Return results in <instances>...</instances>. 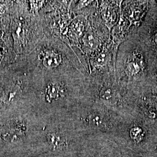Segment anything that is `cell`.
<instances>
[{"label":"cell","instance_id":"obj_1","mask_svg":"<svg viewBox=\"0 0 157 157\" xmlns=\"http://www.w3.org/2000/svg\"><path fill=\"white\" fill-rule=\"evenodd\" d=\"M35 75L33 109L40 117L65 115L86 102L80 70Z\"/></svg>","mask_w":157,"mask_h":157},{"label":"cell","instance_id":"obj_2","mask_svg":"<svg viewBox=\"0 0 157 157\" xmlns=\"http://www.w3.org/2000/svg\"><path fill=\"white\" fill-rule=\"evenodd\" d=\"M42 118L33 150L45 157H78L85 136L75 130L65 115Z\"/></svg>","mask_w":157,"mask_h":157},{"label":"cell","instance_id":"obj_3","mask_svg":"<svg viewBox=\"0 0 157 157\" xmlns=\"http://www.w3.org/2000/svg\"><path fill=\"white\" fill-rule=\"evenodd\" d=\"M42 122L33 109L10 113L0 124V148L11 155L33 150Z\"/></svg>","mask_w":157,"mask_h":157},{"label":"cell","instance_id":"obj_4","mask_svg":"<svg viewBox=\"0 0 157 157\" xmlns=\"http://www.w3.org/2000/svg\"><path fill=\"white\" fill-rule=\"evenodd\" d=\"M33 70L41 73H56L78 67L73 50L61 40L45 36L28 56L25 57Z\"/></svg>","mask_w":157,"mask_h":157},{"label":"cell","instance_id":"obj_5","mask_svg":"<svg viewBox=\"0 0 157 157\" xmlns=\"http://www.w3.org/2000/svg\"><path fill=\"white\" fill-rule=\"evenodd\" d=\"M22 12L14 21L12 34L15 50L23 58L33 50L45 34L39 15L29 10L27 1Z\"/></svg>","mask_w":157,"mask_h":157},{"label":"cell","instance_id":"obj_6","mask_svg":"<svg viewBox=\"0 0 157 157\" xmlns=\"http://www.w3.org/2000/svg\"><path fill=\"white\" fill-rule=\"evenodd\" d=\"M65 115L75 130L83 136L89 132L106 133L113 128L112 116L104 108L88 106L86 102L75 108Z\"/></svg>","mask_w":157,"mask_h":157},{"label":"cell","instance_id":"obj_7","mask_svg":"<svg viewBox=\"0 0 157 157\" xmlns=\"http://www.w3.org/2000/svg\"><path fill=\"white\" fill-rule=\"evenodd\" d=\"M97 97L98 100L106 106H112L115 102L117 93L115 89L110 86H101L97 91Z\"/></svg>","mask_w":157,"mask_h":157},{"label":"cell","instance_id":"obj_8","mask_svg":"<svg viewBox=\"0 0 157 157\" xmlns=\"http://www.w3.org/2000/svg\"><path fill=\"white\" fill-rule=\"evenodd\" d=\"M144 66V62L142 55L139 52H136L126 63V73L130 76H135L140 72Z\"/></svg>","mask_w":157,"mask_h":157},{"label":"cell","instance_id":"obj_9","mask_svg":"<svg viewBox=\"0 0 157 157\" xmlns=\"http://www.w3.org/2000/svg\"><path fill=\"white\" fill-rule=\"evenodd\" d=\"M83 41L84 45L89 50H95L99 45L98 40L91 30H89L84 34Z\"/></svg>","mask_w":157,"mask_h":157},{"label":"cell","instance_id":"obj_10","mask_svg":"<svg viewBox=\"0 0 157 157\" xmlns=\"http://www.w3.org/2000/svg\"><path fill=\"white\" fill-rule=\"evenodd\" d=\"M109 61V56L106 52H102L99 55L95 56L92 61L91 64L94 67H103L107 65Z\"/></svg>","mask_w":157,"mask_h":157},{"label":"cell","instance_id":"obj_11","mask_svg":"<svg viewBox=\"0 0 157 157\" xmlns=\"http://www.w3.org/2000/svg\"><path fill=\"white\" fill-rule=\"evenodd\" d=\"M129 135L132 140L136 143H139L143 140L144 133L141 128L135 126L130 129Z\"/></svg>","mask_w":157,"mask_h":157},{"label":"cell","instance_id":"obj_12","mask_svg":"<svg viewBox=\"0 0 157 157\" xmlns=\"http://www.w3.org/2000/svg\"><path fill=\"white\" fill-rule=\"evenodd\" d=\"M11 157H45L33 150L19 152L11 155Z\"/></svg>","mask_w":157,"mask_h":157},{"label":"cell","instance_id":"obj_13","mask_svg":"<svg viewBox=\"0 0 157 157\" xmlns=\"http://www.w3.org/2000/svg\"><path fill=\"white\" fill-rule=\"evenodd\" d=\"M152 39L154 40V41L157 44V32L153 35Z\"/></svg>","mask_w":157,"mask_h":157}]
</instances>
